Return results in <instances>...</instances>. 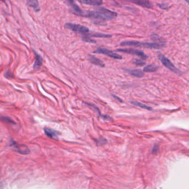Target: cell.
<instances>
[{"label": "cell", "mask_w": 189, "mask_h": 189, "mask_svg": "<svg viewBox=\"0 0 189 189\" xmlns=\"http://www.w3.org/2000/svg\"><path fill=\"white\" fill-rule=\"evenodd\" d=\"M94 53H99V54H102L106 56H108L109 57L113 58L114 59H122V57L119 55L118 54H117L114 52L110 51L108 49L105 48H99L96 49L95 51H94Z\"/></svg>", "instance_id": "obj_6"}, {"label": "cell", "mask_w": 189, "mask_h": 189, "mask_svg": "<svg viewBox=\"0 0 189 189\" xmlns=\"http://www.w3.org/2000/svg\"><path fill=\"white\" fill-rule=\"evenodd\" d=\"M84 35H87L89 37H98V38H111V34H102L99 32H94V33H88L84 34Z\"/></svg>", "instance_id": "obj_15"}, {"label": "cell", "mask_w": 189, "mask_h": 189, "mask_svg": "<svg viewBox=\"0 0 189 189\" xmlns=\"http://www.w3.org/2000/svg\"><path fill=\"white\" fill-rule=\"evenodd\" d=\"M88 59L89 61L92 63H93L95 65L100 66L101 67H103L105 66V64L103 63L102 61H101L100 59L96 58L95 56L92 55H89L88 56Z\"/></svg>", "instance_id": "obj_11"}, {"label": "cell", "mask_w": 189, "mask_h": 189, "mask_svg": "<svg viewBox=\"0 0 189 189\" xmlns=\"http://www.w3.org/2000/svg\"><path fill=\"white\" fill-rule=\"evenodd\" d=\"M11 146H15L16 148L17 149V152L19 153V154H28L30 152V150H29V149L28 148H26L22 149V148L23 147V146L22 145H19L17 144L15 141H11V144H10Z\"/></svg>", "instance_id": "obj_8"}, {"label": "cell", "mask_w": 189, "mask_h": 189, "mask_svg": "<svg viewBox=\"0 0 189 189\" xmlns=\"http://www.w3.org/2000/svg\"><path fill=\"white\" fill-rule=\"evenodd\" d=\"M127 72L130 73L131 75H133L135 77L137 78H141L144 76V72L143 71H141L140 69H130V70H127Z\"/></svg>", "instance_id": "obj_14"}, {"label": "cell", "mask_w": 189, "mask_h": 189, "mask_svg": "<svg viewBox=\"0 0 189 189\" xmlns=\"http://www.w3.org/2000/svg\"><path fill=\"white\" fill-rule=\"evenodd\" d=\"M157 5L161 9H163V10H167L169 7V6L166 4H157Z\"/></svg>", "instance_id": "obj_24"}, {"label": "cell", "mask_w": 189, "mask_h": 189, "mask_svg": "<svg viewBox=\"0 0 189 189\" xmlns=\"http://www.w3.org/2000/svg\"><path fill=\"white\" fill-rule=\"evenodd\" d=\"M65 27L68 30L78 32L80 34H88L89 32V29L87 27H86L85 26H82L81 25L73 24L72 23L68 22L65 24Z\"/></svg>", "instance_id": "obj_4"}, {"label": "cell", "mask_w": 189, "mask_h": 189, "mask_svg": "<svg viewBox=\"0 0 189 189\" xmlns=\"http://www.w3.org/2000/svg\"><path fill=\"white\" fill-rule=\"evenodd\" d=\"M131 103L133 104V105H137V107L141 108H144L145 109H147V110H149V111L152 110V108L147 106L146 105L142 104L141 103L138 102H131Z\"/></svg>", "instance_id": "obj_19"}, {"label": "cell", "mask_w": 189, "mask_h": 189, "mask_svg": "<svg viewBox=\"0 0 189 189\" xmlns=\"http://www.w3.org/2000/svg\"><path fill=\"white\" fill-rule=\"evenodd\" d=\"M27 4L28 6L33 8L36 12L39 11L40 10L38 0H27Z\"/></svg>", "instance_id": "obj_13"}, {"label": "cell", "mask_w": 189, "mask_h": 189, "mask_svg": "<svg viewBox=\"0 0 189 189\" xmlns=\"http://www.w3.org/2000/svg\"><path fill=\"white\" fill-rule=\"evenodd\" d=\"M158 145H154V148L152 149V152L153 154H155L156 152H158Z\"/></svg>", "instance_id": "obj_25"}, {"label": "cell", "mask_w": 189, "mask_h": 189, "mask_svg": "<svg viewBox=\"0 0 189 189\" xmlns=\"http://www.w3.org/2000/svg\"><path fill=\"white\" fill-rule=\"evenodd\" d=\"M185 1L186 3H188V4H189V0H184Z\"/></svg>", "instance_id": "obj_28"}, {"label": "cell", "mask_w": 189, "mask_h": 189, "mask_svg": "<svg viewBox=\"0 0 189 189\" xmlns=\"http://www.w3.org/2000/svg\"><path fill=\"white\" fill-rule=\"evenodd\" d=\"M45 133L47 137L51 138H56L57 139V131L53 130L49 128H45L44 129Z\"/></svg>", "instance_id": "obj_16"}, {"label": "cell", "mask_w": 189, "mask_h": 189, "mask_svg": "<svg viewBox=\"0 0 189 189\" xmlns=\"http://www.w3.org/2000/svg\"><path fill=\"white\" fill-rule=\"evenodd\" d=\"M82 40L83 41L88 42V43H96V41L94 40H92V38H90V37H89L87 35H84L82 37Z\"/></svg>", "instance_id": "obj_20"}, {"label": "cell", "mask_w": 189, "mask_h": 189, "mask_svg": "<svg viewBox=\"0 0 189 189\" xmlns=\"http://www.w3.org/2000/svg\"><path fill=\"white\" fill-rule=\"evenodd\" d=\"M115 52H123L126 53L130 55H133L135 56L140 57L142 59H146L148 58V56H146L144 52L138 49H135L132 48H120L117 49L115 51Z\"/></svg>", "instance_id": "obj_5"}, {"label": "cell", "mask_w": 189, "mask_h": 189, "mask_svg": "<svg viewBox=\"0 0 189 189\" xmlns=\"http://www.w3.org/2000/svg\"><path fill=\"white\" fill-rule=\"evenodd\" d=\"M4 75H5V77H6V78H10L13 77V75H12L11 73H10L9 72H6L5 74H4Z\"/></svg>", "instance_id": "obj_26"}, {"label": "cell", "mask_w": 189, "mask_h": 189, "mask_svg": "<svg viewBox=\"0 0 189 189\" xmlns=\"http://www.w3.org/2000/svg\"><path fill=\"white\" fill-rule=\"evenodd\" d=\"M34 53L35 54L36 56V59H35V62L34 63V70H37L38 69L40 68V67L42 66V64H43V59L42 58L40 55H39L37 52H35L34 51Z\"/></svg>", "instance_id": "obj_10"}, {"label": "cell", "mask_w": 189, "mask_h": 189, "mask_svg": "<svg viewBox=\"0 0 189 189\" xmlns=\"http://www.w3.org/2000/svg\"><path fill=\"white\" fill-rule=\"evenodd\" d=\"M1 119L2 120H4V121L8 123H11V124H15L14 121H13L11 119L8 118V117H2Z\"/></svg>", "instance_id": "obj_23"}, {"label": "cell", "mask_w": 189, "mask_h": 189, "mask_svg": "<svg viewBox=\"0 0 189 189\" xmlns=\"http://www.w3.org/2000/svg\"><path fill=\"white\" fill-rule=\"evenodd\" d=\"M96 144L99 145L105 144L107 143V140L105 139L103 137H101L100 139H98L97 140H96Z\"/></svg>", "instance_id": "obj_22"}, {"label": "cell", "mask_w": 189, "mask_h": 189, "mask_svg": "<svg viewBox=\"0 0 189 189\" xmlns=\"http://www.w3.org/2000/svg\"><path fill=\"white\" fill-rule=\"evenodd\" d=\"M128 2L136 4L138 6L146 8H152L153 5L149 0H123Z\"/></svg>", "instance_id": "obj_7"}, {"label": "cell", "mask_w": 189, "mask_h": 189, "mask_svg": "<svg viewBox=\"0 0 189 189\" xmlns=\"http://www.w3.org/2000/svg\"><path fill=\"white\" fill-rule=\"evenodd\" d=\"M158 67L154 64H149L144 68L143 71L145 72H154L158 70Z\"/></svg>", "instance_id": "obj_17"}, {"label": "cell", "mask_w": 189, "mask_h": 189, "mask_svg": "<svg viewBox=\"0 0 189 189\" xmlns=\"http://www.w3.org/2000/svg\"><path fill=\"white\" fill-rule=\"evenodd\" d=\"M166 43H161L159 42H141L137 41H124L120 43L122 46H134L141 48H150V49H161L165 46Z\"/></svg>", "instance_id": "obj_2"}, {"label": "cell", "mask_w": 189, "mask_h": 189, "mask_svg": "<svg viewBox=\"0 0 189 189\" xmlns=\"http://www.w3.org/2000/svg\"><path fill=\"white\" fill-rule=\"evenodd\" d=\"M118 16V13L112 11L105 8L101 7L96 11H83L79 15L81 17L96 19L102 21H109L115 19Z\"/></svg>", "instance_id": "obj_1"}, {"label": "cell", "mask_w": 189, "mask_h": 189, "mask_svg": "<svg viewBox=\"0 0 189 189\" xmlns=\"http://www.w3.org/2000/svg\"><path fill=\"white\" fill-rule=\"evenodd\" d=\"M66 1H67V2H69V4H71L72 7L73 8V9L74 11V12H73L74 14L79 16V15L82 13L83 11L78 6H77L76 4L74 3V0H66Z\"/></svg>", "instance_id": "obj_12"}, {"label": "cell", "mask_w": 189, "mask_h": 189, "mask_svg": "<svg viewBox=\"0 0 189 189\" xmlns=\"http://www.w3.org/2000/svg\"><path fill=\"white\" fill-rule=\"evenodd\" d=\"M133 63L138 66H143L145 64V62L143 60H141V59H135Z\"/></svg>", "instance_id": "obj_21"}, {"label": "cell", "mask_w": 189, "mask_h": 189, "mask_svg": "<svg viewBox=\"0 0 189 189\" xmlns=\"http://www.w3.org/2000/svg\"><path fill=\"white\" fill-rule=\"evenodd\" d=\"M112 96H113V97H114V98L115 99H116L118 100L119 101H120V102H122V100H121V99H120V98H119V97H118V96H114V95H113V94H112Z\"/></svg>", "instance_id": "obj_27"}, {"label": "cell", "mask_w": 189, "mask_h": 189, "mask_svg": "<svg viewBox=\"0 0 189 189\" xmlns=\"http://www.w3.org/2000/svg\"><path fill=\"white\" fill-rule=\"evenodd\" d=\"M79 2L91 6H100L103 4V0H77Z\"/></svg>", "instance_id": "obj_9"}, {"label": "cell", "mask_w": 189, "mask_h": 189, "mask_svg": "<svg viewBox=\"0 0 189 189\" xmlns=\"http://www.w3.org/2000/svg\"><path fill=\"white\" fill-rule=\"evenodd\" d=\"M150 38L152 41H158L159 43H166L165 41H163V38L160 37L158 34H152Z\"/></svg>", "instance_id": "obj_18"}, {"label": "cell", "mask_w": 189, "mask_h": 189, "mask_svg": "<svg viewBox=\"0 0 189 189\" xmlns=\"http://www.w3.org/2000/svg\"><path fill=\"white\" fill-rule=\"evenodd\" d=\"M158 58L160 61V62L162 63L164 66L170 71L174 72L176 74H180V71L176 67H175L174 64L171 62L169 59L167 58L165 56H164L162 54H160L158 55Z\"/></svg>", "instance_id": "obj_3"}]
</instances>
